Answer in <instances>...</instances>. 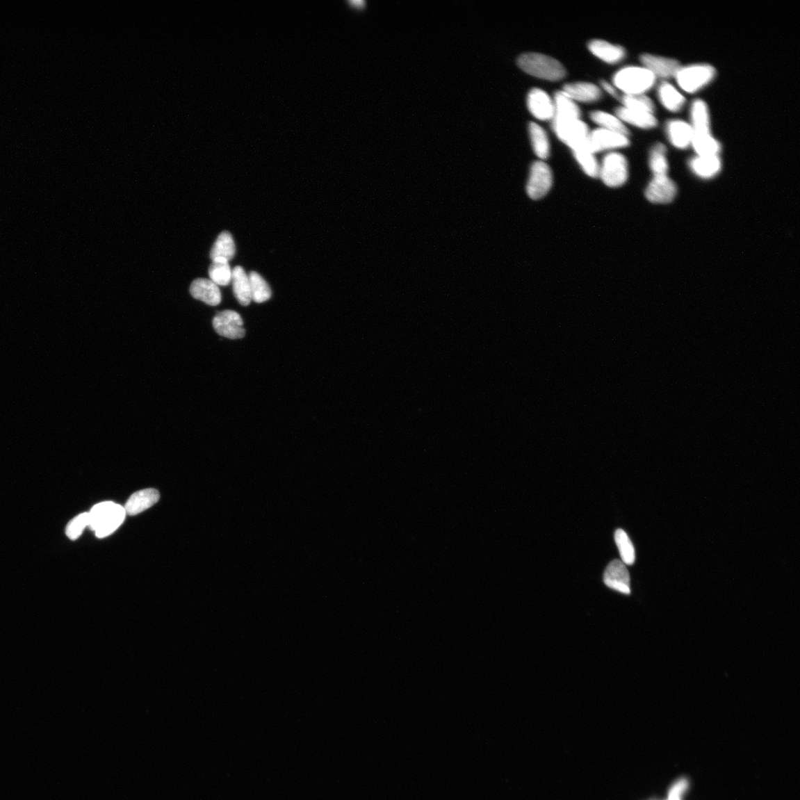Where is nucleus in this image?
Wrapping results in <instances>:
<instances>
[{
  "label": "nucleus",
  "mask_w": 800,
  "mask_h": 800,
  "mask_svg": "<svg viewBox=\"0 0 800 800\" xmlns=\"http://www.w3.org/2000/svg\"><path fill=\"white\" fill-rule=\"evenodd\" d=\"M677 186L667 176L653 177L646 190V197L653 204H669L677 195Z\"/></svg>",
  "instance_id": "nucleus-10"
},
{
  "label": "nucleus",
  "mask_w": 800,
  "mask_h": 800,
  "mask_svg": "<svg viewBox=\"0 0 800 800\" xmlns=\"http://www.w3.org/2000/svg\"><path fill=\"white\" fill-rule=\"evenodd\" d=\"M349 3L357 7H364L366 4L364 0H351Z\"/></svg>",
  "instance_id": "nucleus-36"
},
{
  "label": "nucleus",
  "mask_w": 800,
  "mask_h": 800,
  "mask_svg": "<svg viewBox=\"0 0 800 800\" xmlns=\"http://www.w3.org/2000/svg\"><path fill=\"white\" fill-rule=\"evenodd\" d=\"M555 117L552 121L562 122L580 119L581 112L575 102L562 91L555 94Z\"/></svg>",
  "instance_id": "nucleus-20"
},
{
  "label": "nucleus",
  "mask_w": 800,
  "mask_h": 800,
  "mask_svg": "<svg viewBox=\"0 0 800 800\" xmlns=\"http://www.w3.org/2000/svg\"><path fill=\"white\" fill-rule=\"evenodd\" d=\"M658 97L662 106L672 112L680 111L685 103V97L678 90L667 82L660 85Z\"/></svg>",
  "instance_id": "nucleus-24"
},
{
  "label": "nucleus",
  "mask_w": 800,
  "mask_h": 800,
  "mask_svg": "<svg viewBox=\"0 0 800 800\" xmlns=\"http://www.w3.org/2000/svg\"><path fill=\"white\" fill-rule=\"evenodd\" d=\"M614 539L624 564L633 565L636 558L635 549L626 532L623 529H617Z\"/></svg>",
  "instance_id": "nucleus-32"
},
{
  "label": "nucleus",
  "mask_w": 800,
  "mask_h": 800,
  "mask_svg": "<svg viewBox=\"0 0 800 800\" xmlns=\"http://www.w3.org/2000/svg\"><path fill=\"white\" fill-rule=\"evenodd\" d=\"M89 525V514L83 513L78 515L73 519L66 528V534L71 539H76L82 534L84 529Z\"/></svg>",
  "instance_id": "nucleus-34"
},
{
  "label": "nucleus",
  "mask_w": 800,
  "mask_h": 800,
  "mask_svg": "<svg viewBox=\"0 0 800 800\" xmlns=\"http://www.w3.org/2000/svg\"><path fill=\"white\" fill-rule=\"evenodd\" d=\"M209 275L213 283L218 286H229L232 280V269L229 262L222 258L212 261L209 268Z\"/></svg>",
  "instance_id": "nucleus-27"
},
{
  "label": "nucleus",
  "mask_w": 800,
  "mask_h": 800,
  "mask_svg": "<svg viewBox=\"0 0 800 800\" xmlns=\"http://www.w3.org/2000/svg\"><path fill=\"white\" fill-rule=\"evenodd\" d=\"M533 150L540 161H546L550 155V143L546 131L536 122L528 126Z\"/></svg>",
  "instance_id": "nucleus-23"
},
{
  "label": "nucleus",
  "mask_w": 800,
  "mask_h": 800,
  "mask_svg": "<svg viewBox=\"0 0 800 800\" xmlns=\"http://www.w3.org/2000/svg\"><path fill=\"white\" fill-rule=\"evenodd\" d=\"M234 295L243 307L250 305L252 300L249 276L241 266H236L232 270Z\"/></svg>",
  "instance_id": "nucleus-21"
},
{
  "label": "nucleus",
  "mask_w": 800,
  "mask_h": 800,
  "mask_svg": "<svg viewBox=\"0 0 800 800\" xmlns=\"http://www.w3.org/2000/svg\"><path fill=\"white\" fill-rule=\"evenodd\" d=\"M562 92L576 102L594 103L602 97L601 90L593 83L578 82L566 84Z\"/></svg>",
  "instance_id": "nucleus-15"
},
{
  "label": "nucleus",
  "mask_w": 800,
  "mask_h": 800,
  "mask_svg": "<svg viewBox=\"0 0 800 800\" xmlns=\"http://www.w3.org/2000/svg\"><path fill=\"white\" fill-rule=\"evenodd\" d=\"M590 118L600 128L621 133L626 135V136L629 133L624 122L616 115L608 114V113L602 111H594L591 112Z\"/></svg>",
  "instance_id": "nucleus-29"
},
{
  "label": "nucleus",
  "mask_w": 800,
  "mask_h": 800,
  "mask_svg": "<svg viewBox=\"0 0 800 800\" xmlns=\"http://www.w3.org/2000/svg\"><path fill=\"white\" fill-rule=\"evenodd\" d=\"M572 152L585 174L591 178L598 177L600 163L596 160L595 154L590 151L588 145Z\"/></svg>",
  "instance_id": "nucleus-28"
},
{
  "label": "nucleus",
  "mask_w": 800,
  "mask_h": 800,
  "mask_svg": "<svg viewBox=\"0 0 800 800\" xmlns=\"http://www.w3.org/2000/svg\"><path fill=\"white\" fill-rule=\"evenodd\" d=\"M88 514V527L98 538L106 537L117 531L126 516L124 507L113 502L98 503Z\"/></svg>",
  "instance_id": "nucleus-1"
},
{
  "label": "nucleus",
  "mask_w": 800,
  "mask_h": 800,
  "mask_svg": "<svg viewBox=\"0 0 800 800\" xmlns=\"http://www.w3.org/2000/svg\"><path fill=\"white\" fill-rule=\"evenodd\" d=\"M214 330L221 336L231 340L242 339L245 335L240 314L232 310L218 313L212 321Z\"/></svg>",
  "instance_id": "nucleus-9"
},
{
  "label": "nucleus",
  "mask_w": 800,
  "mask_h": 800,
  "mask_svg": "<svg viewBox=\"0 0 800 800\" xmlns=\"http://www.w3.org/2000/svg\"><path fill=\"white\" fill-rule=\"evenodd\" d=\"M641 62L656 78L675 77L681 67L677 60L648 54L641 56Z\"/></svg>",
  "instance_id": "nucleus-13"
},
{
  "label": "nucleus",
  "mask_w": 800,
  "mask_h": 800,
  "mask_svg": "<svg viewBox=\"0 0 800 800\" xmlns=\"http://www.w3.org/2000/svg\"><path fill=\"white\" fill-rule=\"evenodd\" d=\"M190 293L195 299L211 307H217L222 301L219 286L209 279L198 278L194 280L190 286Z\"/></svg>",
  "instance_id": "nucleus-14"
},
{
  "label": "nucleus",
  "mask_w": 800,
  "mask_h": 800,
  "mask_svg": "<svg viewBox=\"0 0 800 800\" xmlns=\"http://www.w3.org/2000/svg\"><path fill=\"white\" fill-rule=\"evenodd\" d=\"M604 583L608 588L624 594H630V575L624 563L614 560L607 566L603 576Z\"/></svg>",
  "instance_id": "nucleus-12"
},
{
  "label": "nucleus",
  "mask_w": 800,
  "mask_h": 800,
  "mask_svg": "<svg viewBox=\"0 0 800 800\" xmlns=\"http://www.w3.org/2000/svg\"><path fill=\"white\" fill-rule=\"evenodd\" d=\"M589 49L596 58L610 64L622 61L626 54L622 47L603 40H591L589 43Z\"/></svg>",
  "instance_id": "nucleus-17"
},
{
  "label": "nucleus",
  "mask_w": 800,
  "mask_h": 800,
  "mask_svg": "<svg viewBox=\"0 0 800 800\" xmlns=\"http://www.w3.org/2000/svg\"><path fill=\"white\" fill-rule=\"evenodd\" d=\"M236 253V246L231 233L224 231L218 236L210 252L211 261L218 258H222L229 262L232 260Z\"/></svg>",
  "instance_id": "nucleus-26"
},
{
  "label": "nucleus",
  "mask_w": 800,
  "mask_h": 800,
  "mask_svg": "<svg viewBox=\"0 0 800 800\" xmlns=\"http://www.w3.org/2000/svg\"><path fill=\"white\" fill-rule=\"evenodd\" d=\"M649 166L653 177L667 176L669 163L667 158V148L662 143L653 146L649 158Z\"/></svg>",
  "instance_id": "nucleus-30"
},
{
  "label": "nucleus",
  "mask_w": 800,
  "mask_h": 800,
  "mask_svg": "<svg viewBox=\"0 0 800 800\" xmlns=\"http://www.w3.org/2000/svg\"><path fill=\"white\" fill-rule=\"evenodd\" d=\"M715 76L716 71L712 65L697 64L681 67L675 77L684 92L692 94L711 83Z\"/></svg>",
  "instance_id": "nucleus-5"
},
{
  "label": "nucleus",
  "mask_w": 800,
  "mask_h": 800,
  "mask_svg": "<svg viewBox=\"0 0 800 800\" xmlns=\"http://www.w3.org/2000/svg\"><path fill=\"white\" fill-rule=\"evenodd\" d=\"M517 64L525 73L550 81L564 78L566 71L558 60L539 53H526L520 56Z\"/></svg>",
  "instance_id": "nucleus-2"
},
{
  "label": "nucleus",
  "mask_w": 800,
  "mask_h": 800,
  "mask_svg": "<svg viewBox=\"0 0 800 800\" xmlns=\"http://www.w3.org/2000/svg\"><path fill=\"white\" fill-rule=\"evenodd\" d=\"M689 166L699 177L710 179L720 172L722 163L718 155H697L691 160Z\"/></svg>",
  "instance_id": "nucleus-19"
},
{
  "label": "nucleus",
  "mask_w": 800,
  "mask_h": 800,
  "mask_svg": "<svg viewBox=\"0 0 800 800\" xmlns=\"http://www.w3.org/2000/svg\"><path fill=\"white\" fill-rule=\"evenodd\" d=\"M247 276L250 281L252 300L256 303L269 300L272 295V289L263 277L256 272H251Z\"/></svg>",
  "instance_id": "nucleus-31"
},
{
  "label": "nucleus",
  "mask_w": 800,
  "mask_h": 800,
  "mask_svg": "<svg viewBox=\"0 0 800 800\" xmlns=\"http://www.w3.org/2000/svg\"><path fill=\"white\" fill-rule=\"evenodd\" d=\"M667 133L670 142L676 148L685 149L692 145L693 129L690 124L685 121H670L667 125Z\"/></svg>",
  "instance_id": "nucleus-18"
},
{
  "label": "nucleus",
  "mask_w": 800,
  "mask_h": 800,
  "mask_svg": "<svg viewBox=\"0 0 800 800\" xmlns=\"http://www.w3.org/2000/svg\"><path fill=\"white\" fill-rule=\"evenodd\" d=\"M615 115L623 122L630 124V125L640 129H652L658 125L657 119L653 115L629 109L623 106L616 109Z\"/></svg>",
  "instance_id": "nucleus-22"
},
{
  "label": "nucleus",
  "mask_w": 800,
  "mask_h": 800,
  "mask_svg": "<svg viewBox=\"0 0 800 800\" xmlns=\"http://www.w3.org/2000/svg\"><path fill=\"white\" fill-rule=\"evenodd\" d=\"M629 144L630 141L626 135L602 128L591 131L588 138V147L594 154L625 148Z\"/></svg>",
  "instance_id": "nucleus-8"
},
{
  "label": "nucleus",
  "mask_w": 800,
  "mask_h": 800,
  "mask_svg": "<svg viewBox=\"0 0 800 800\" xmlns=\"http://www.w3.org/2000/svg\"><path fill=\"white\" fill-rule=\"evenodd\" d=\"M557 138L571 151L588 145L589 129L580 119L562 122H552Z\"/></svg>",
  "instance_id": "nucleus-6"
},
{
  "label": "nucleus",
  "mask_w": 800,
  "mask_h": 800,
  "mask_svg": "<svg viewBox=\"0 0 800 800\" xmlns=\"http://www.w3.org/2000/svg\"><path fill=\"white\" fill-rule=\"evenodd\" d=\"M692 124L694 133H709L710 116L707 105L701 99L695 100L691 109Z\"/></svg>",
  "instance_id": "nucleus-25"
},
{
  "label": "nucleus",
  "mask_w": 800,
  "mask_h": 800,
  "mask_svg": "<svg viewBox=\"0 0 800 800\" xmlns=\"http://www.w3.org/2000/svg\"><path fill=\"white\" fill-rule=\"evenodd\" d=\"M529 111L539 120H553L555 117V104L550 96L544 90L532 88L529 92L527 99Z\"/></svg>",
  "instance_id": "nucleus-11"
},
{
  "label": "nucleus",
  "mask_w": 800,
  "mask_h": 800,
  "mask_svg": "<svg viewBox=\"0 0 800 800\" xmlns=\"http://www.w3.org/2000/svg\"><path fill=\"white\" fill-rule=\"evenodd\" d=\"M598 177L607 187L623 186L628 178V164L625 156L616 152L604 156L600 163Z\"/></svg>",
  "instance_id": "nucleus-4"
},
{
  "label": "nucleus",
  "mask_w": 800,
  "mask_h": 800,
  "mask_svg": "<svg viewBox=\"0 0 800 800\" xmlns=\"http://www.w3.org/2000/svg\"><path fill=\"white\" fill-rule=\"evenodd\" d=\"M622 103L623 107L641 111L648 113V114L653 115L655 111V104L653 101L645 95H625L622 97Z\"/></svg>",
  "instance_id": "nucleus-33"
},
{
  "label": "nucleus",
  "mask_w": 800,
  "mask_h": 800,
  "mask_svg": "<svg viewBox=\"0 0 800 800\" xmlns=\"http://www.w3.org/2000/svg\"><path fill=\"white\" fill-rule=\"evenodd\" d=\"M552 186L553 173L549 165L542 161L534 162L531 166L526 186L528 196L534 200L542 199L548 195Z\"/></svg>",
  "instance_id": "nucleus-7"
},
{
  "label": "nucleus",
  "mask_w": 800,
  "mask_h": 800,
  "mask_svg": "<svg viewBox=\"0 0 800 800\" xmlns=\"http://www.w3.org/2000/svg\"><path fill=\"white\" fill-rule=\"evenodd\" d=\"M159 500L158 491L154 489L141 490L131 496L124 509L128 515H137L150 509Z\"/></svg>",
  "instance_id": "nucleus-16"
},
{
  "label": "nucleus",
  "mask_w": 800,
  "mask_h": 800,
  "mask_svg": "<svg viewBox=\"0 0 800 800\" xmlns=\"http://www.w3.org/2000/svg\"><path fill=\"white\" fill-rule=\"evenodd\" d=\"M655 82V75L645 67H625L613 76L614 87L627 95H644Z\"/></svg>",
  "instance_id": "nucleus-3"
},
{
  "label": "nucleus",
  "mask_w": 800,
  "mask_h": 800,
  "mask_svg": "<svg viewBox=\"0 0 800 800\" xmlns=\"http://www.w3.org/2000/svg\"><path fill=\"white\" fill-rule=\"evenodd\" d=\"M601 85L605 91H606L608 94L614 97H617L616 88L611 83H607V81H602Z\"/></svg>",
  "instance_id": "nucleus-35"
}]
</instances>
